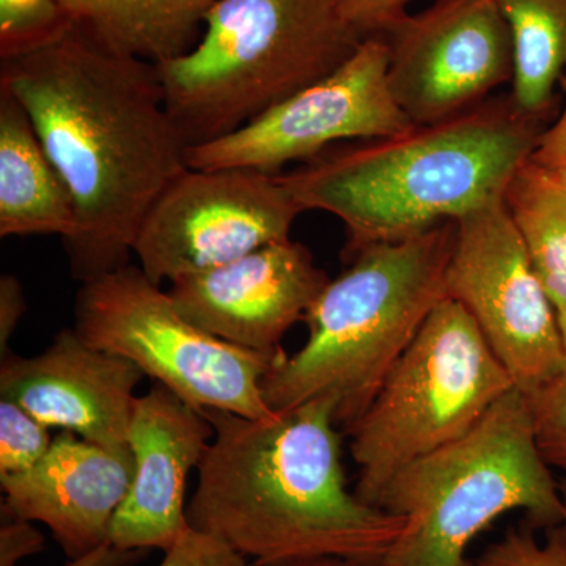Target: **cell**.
<instances>
[{
  "label": "cell",
  "mask_w": 566,
  "mask_h": 566,
  "mask_svg": "<svg viewBox=\"0 0 566 566\" xmlns=\"http://www.w3.org/2000/svg\"><path fill=\"white\" fill-rule=\"evenodd\" d=\"M412 0H340L345 17L364 36L378 35L403 17Z\"/></svg>",
  "instance_id": "obj_27"
},
{
  "label": "cell",
  "mask_w": 566,
  "mask_h": 566,
  "mask_svg": "<svg viewBox=\"0 0 566 566\" xmlns=\"http://www.w3.org/2000/svg\"><path fill=\"white\" fill-rule=\"evenodd\" d=\"M52 441L46 423L0 397V479L29 471L46 455Z\"/></svg>",
  "instance_id": "obj_22"
},
{
  "label": "cell",
  "mask_w": 566,
  "mask_h": 566,
  "mask_svg": "<svg viewBox=\"0 0 566 566\" xmlns=\"http://www.w3.org/2000/svg\"><path fill=\"white\" fill-rule=\"evenodd\" d=\"M0 85L28 111L73 196L76 230L63 241L73 277L132 263L145 216L188 169L155 63L104 50L73 24L2 61Z\"/></svg>",
  "instance_id": "obj_1"
},
{
  "label": "cell",
  "mask_w": 566,
  "mask_h": 566,
  "mask_svg": "<svg viewBox=\"0 0 566 566\" xmlns=\"http://www.w3.org/2000/svg\"><path fill=\"white\" fill-rule=\"evenodd\" d=\"M560 494L562 502H564V520H562L560 526L551 528V531L556 532V534L566 543V479L564 482H560Z\"/></svg>",
  "instance_id": "obj_32"
},
{
  "label": "cell",
  "mask_w": 566,
  "mask_h": 566,
  "mask_svg": "<svg viewBox=\"0 0 566 566\" xmlns=\"http://www.w3.org/2000/svg\"><path fill=\"white\" fill-rule=\"evenodd\" d=\"M76 208L28 111L0 85V237L57 234L70 240Z\"/></svg>",
  "instance_id": "obj_17"
},
{
  "label": "cell",
  "mask_w": 566,
  "mask_h": 566,
  "mask_svg": "<svg viewBox=\"0 0 566 566\" xmlns=\"http://www.w3.org/2000/svg\"><path fill=\"white\" fill-rule=\"evenodd\" d=\"M455 222L447 297L464 305L516 389L532 395L566 367L556 305L504 199Z\"/></svg>",
  "instance_id": "obj_9"
},
{
  "label": "cell",
  "mask_w": 566,
  "mask_h": 566,
  "mask_svg": "<svg viewBox=\"0 0 566 566\" xmlns=\"http://www.w3.org/2000/svg\"><path fill=\"white\" fill-rule=\"evenodd\" d=\"M376 509L406 523L386 554L392 566H471L469 543L515 510L535 531L560 526V483L536 442L527 395L513 389L468 433L405 465Z\"/></svg>",
  "instance_id": "obj_6"
},
{
  "label": "cell",
  "mask_w": 566,
  "mask_h": 566,
  "mask_svg": "<svg viewBox=\"0 0 566 566\" xmlns=\"http://www.w3.org/2000/svg\"><path fill=\"white\" fill-rule=\"evenodd\" d=\"M515 48L513 103L546 120L566 70V0H494Z\"/></svg>",
  "instance_id": "obj_19"
},
{
  "label": "cell",
  "mask_w": 566,
  "mask_h": 566,
  "mask_svg": "<svg viewBox=\"0 0 566 566\" xmlns=\"http://www.w3.org/2000/svg\"><path fill=\"white\" fill-rule=\"evenodd\" d=\"M44 549V536L32 521L2 512L0 526V566H20L24 558Z\"/></svg>",
  "instance_id": "obj_26"
},
{
  "label": "cell",
  "mask_w": 566,
  "mask_h": 566,
  "mask_svg": "<svg viewBox=\"0 0 566 566\" xmlns=\"http://www.w3.org/2000/svg\"><path fill=\"white\" fill-rule=\"evenodd\" d=\"M74 329L193 408L259 420L275 415L264 401L262 382L285 356L283 349L251 352L200 329L136 264L82 282Z\"/></svg>",
  "instance_id": "obj_8"
},
{
  "label": "cell",
  "mask_w": 566,
  "mask_h": 566,
  "mask_svg": "<svg viewBox=\"0 0 566 566\" xmlns=\"http://www.w3.org/2000/svg\"><path fill=\"white\" fill-rule=\"evenodd\" d=\"M144 556L145 551H123L106 543L84 556L70 558L65 566H133Z\"/></svg>",
  "instance_id": "obj_30"
},
{
  "label": "cell",
  "mask_w": 566,
  "mask_h": 566,
  "mask_svg": "<svg viewBox=\"0 0 566 566\" xmlns=\"http://www.w3.org/2000/svg\"><path fill=\"white\" fill-rule=\"evenodd\" d=\"M214 428L203 409L155 385L136 397L128 446L134 457L132 486L109 531L123 551L166 553L189 526L186 485L210 446Z\"/></svg>",
  "instance_id": "obj_14"
},
{
  "label": "cell",
  "mask_w": 566,
  "mask_h": 566,
  "mask_svg": "<svg viewBox=\"0 0 566 566\" xmlns=\"http://www.w3.org/2000/svg\"><path fill=\"white\" fill-rule=\"evenodd\" d=\"M74 24L104 50L151 63L196 46L218 0H61Z\"/></svg>",
  "instance_id": "obj_18"
},
{
  "label": "cell",
  "mask_w": 566,
  "mask_h": 566,
  "mask_svg": "<svg viewBox=\"0 0 566 566\" xmlns=\"http://www.w3.org/2000/svg\"><path fill=\"white\" fill-rule=\"evenodd\" d=\"M205 412L214 436L197 468L189 526L218 536L253 566L382 557L403 534V517L348 491L333 401L319 398L264 420Z\"/></svg>",
  "instance_id": "obj_2"
},
{
  "label": "cell",
  "mask_w": 566,
  "mask_h": 566,
  "mask_svg": "<svg viewBox=\"0 0 566 566\" xmlns=\"http://www.w3.org/2000/svg\"><path fill=\"white\" fill-rule=\"evenodd\" d=\"M390 92L412 125L455 117L512 84L515 48L494 0H436L381 33Z\"/></svg>",
  "instance_id": "obj_12"
},
{
  "label": "cell",
  "mask_w": 566,
  "mask_h": 566,
  "mask_svg": "<svg viewBox=\"0 0 566 566\" xmlns=\"http://www.w3.org/2000/svg\"><path fill=\"white\" fill-rule=\"evenodd\" d=\"M73 24L61 0H0V59L40 50Z\"/></svg>",
  "instance_id": "obj_21"
},
{
  "label": "cell",
  "mask_w": 566,
  "mask_h": 566,
  "mask_svg": "<svg viewBox=\"0 0 566 566\" xmlns=\"http://www.w3.org/2000/svg\"><path fill=\"white\" fill-rule=\"evenodd\" d=\"M144 378L137 365L88 345L71 327L36 356L7 353L0 397L17 401L50 428L93 444L128 447L134 390Z\"/></svg>",
  "instance_id": "obj_15"
},
{
  "label": "cell",
  "mask_w": 566,
  "mask_h": 566,
  "mask_svg": "<svg viewBox=\"0 0 566 566\" xmlns=\"http://www.w3.org/2000/svg\"><path fill=\"white\" fill-rule=\"evenodd\" d=\"M271 566H392L382 557H315Z\"/></svg>",
  "instance_id": "obj_31"
},
{
  "label": "cell",
  "mask_w": 566,
  "mask_h": 566,
  "mask_svg": "<svg viewBox=\"0 0 566 566\" xmlns=\"http://www.w3.org/2000/svg\"><path fill=\"white\" fill-rule=\"evenodd\" d=\"M25 314V297L20 281L13 275L0 277V356L10 352L11 335Z\"/></svg>",
  "instance_id": "obj_28"
},
{
  "label": "cell",
  "mask_w": 566,
  "mask_h": 566,
  "mask_svg": "<svg viewBox=\"0 0 566 566\" xmlns=\"http://www.w3.org/2000/svg\"><path fill=\"white\" fill-rule=\"evenodd\" d=\"M527 397L543 457L551 468L566 472V367Z\"/></svg>",
  "instance_id": "obj_23"
},
{
  "label": "cell",
  "mask_w": 566,
  "mask_h": 566,
  "mask_svg": "<svg viewBox=\"0 0 566 566\" xmlns=\"http://www.w3.org/2000/svg\"><path fill=\"white\" fill-rule=\"evenodd\" d=\"M457 222L360 249L308 308V337L263 378L274 412L327 398L338 427L364 415L446 293Z\"/></svg>",
  "instance_id": "obj_4"
},
{
  "label": "cell",
  "mask_w": 566,
  "mask_h": 566,
  "mask_svg": "<svg viewBox=\"0 0 566 566\" xmlns=\"http://www.w3.org/2000/svg\"><path fill=\"white\" fill-rule=\"evenodd\" d=\"M513 389L474 318L444 297L344 431L359 468L354 494L376 509L397 472L468 433Z\"/></svg>",
  "instance_id": "obj_7"
},
{
  "label": "cell",
  "mask_w": 566,
  "mask_h": 566,
  "mask_svg": "<svg viewBox=\"0 0 566 566\" xmlns=\"http://www.w3.org/2000/svg\"><path fill=\"white\" fill-rule=\"evenodd\" d=\"M545 123L510 95L488 98L446 120L324 151L279 178L304 211L340 219L353 256L504 199Z\"/></svg>",
  "instance_id": "obj_3"
},
{
  "label": "cell",
  "mask_w": 566,
  "mask_h": 566,
  "mask_svg": "<svg viewBox=\"0 0 566 566\" xmlns=\"http://www.w3.org/2000/svg\"><path fill=\"white\" fill-rule=\"evenodd\" d=\"M133 475L129 446L93 444L61 431L33 468L0 479L2 512L44 524L66 557H81L109 543Z\"/></svg>",
  "instance_id": "obj_16"
},
{
  "label": "cell",
  "mask_w": 566,
  "mask_h": 566,
  "mask_svg": "<svg viewBox=\"0 0 566 566\" xmlns=\"http://www.w3.org/2000/svg\"><path fill=\"white\" fill-rule=\"evenodd\" d=\"M159 566H253L218 536L189 528L164 553Z\"/></svg>",
  "instance_id": "obj_25"
},
{
  "label": "cell",
  "mask_w": 566,
  "mask_h": 566,
  "mask_svg": "<svg viewBox=\"0 0 566 566\" xmlns=\"http://www.w3.org/2000/svg\"><path fill=\"white\" fill-rule=\"evenodd\" d=\"M562 91L565 93V106L553 126L546 128L539 136L534 155L535 163L553 169L566 170V70L560 80Z\"/></svg>",
  "instance_id": "obj_29"
},
{
  "label": "cell",
  "mask_w": 566,
  "mask_h": 566,
  "mask_svg": "<svg viewBox=\"0 0 566 566\" xmlns=\"http://www.w3.org/2000/svg\"><path fill=\"white\" fill-rule=\"evenodd\" d=\"M301 212L279 175L188 167L145 216L133 255L153 282L172 283L290 240Z\"/></svg>",
  "instance_id": "obj_10"
},
{
  "label": "cell",
  "mask_w": 566,
  "mask_h": 566,
  "mask_svg": "<svg viewBox=\"0 0 566 566\" xmlns=\"http://www.w3.org/2000/svg\"><path fill=\"white\" fill-rule=\"evenodd\" d=\"M558 324H560L562 340H564L565 353H566V305L560 312H557Z\"/></svg>",
  "instance_id": "obj_33"
},
{
  "label": "cell",
  "mask_w": 566,
  "mask_h": 566,
  "mask_svg": "<svg viewBox=\"0 0 566 566\" xmlns=\"http://www.w3.org/2000/svg\"><path fill=\"white\" fill-rule=\"evenodd\" d=\"M329 281L305 245L283 240L178 279L169 294L200 329L251 352L277 353Z\"/></svg>",
  "instance_id": "obj_13"
},
{
  "label": "cell",
  "mask_w": 566,
  "mask_h": 566,
  "mask_svg": "<svg viewBox=\"0 0 566 566\" xmlns=\"http://www.w3.org/2000/svg\"><path fill=\"white\" fill-rule=\"evenodd\" d=\"M471 566H566V543L554 531H547L545 542L539 543L535 528H510Z\"/></svg>",
  "instance_id": "obj_24"
},
{
  "label": "cell",
  "mask_w": 566,
  "mask_h": 566,
  "mask_svg": "<svg viewBox=\"0 0 566 566\" xmlns=\"http://www.w3.org/2000/svg\"><path fill=\"white\" fill-rule=\"evenodd\" d=\"M365 39L340 0H218L196 46L155 65L167 111L191 148L329 76Z\"/></svg>",
  "instance_id": "obj_5"
},
{
  "label": "cell",
  "mask_w": 566,
  "mask_h": 566,
  "mask_svg": "<svg viewBox=\"0 0 566 566\" xmlns=\"http://www.w3.org/2000/svg\"><path fill=\"white\" fill-rule=\"evenodd\" d=\"M504 203L560 312L566 305V170L528 159L510 181Z\"/></svg>",
  "instance_id": "obj_20"
},
{
  "label": "cell",
  "mask_w": 566,
  "mask_h": 566,
  "mask_svg": "<svg viewBox=\"0 0 566 566\" xmlns=\"http://www.w3.org/2000/svg\"><path fill=\"white\" fill-rule=\"evenodd\" d=\"M389 48L367 36L329 76L294 93L232 134L186 150L189 169H249L279 175L285 164L311 161L342 140H371L412 123L390 92Z\"/></svg>",
  "instance_id": "obj_11"
}]
</instances>
